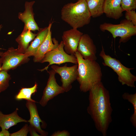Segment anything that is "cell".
<instances>
[{
	"instance_id": "5bb4252c",
	"label": "cell",
	"mask_w": 136,
	"mask_h": 136,
	"mask_svg": "<svg viewBox=\"0 0 136 136\" xmlns=\"http://www.w3.org/2000/svg\"><path fill=\"white\" fill-rule=\"evenodd\" d=\"M35 2H26L25 4V10L23 12H19V19L24 24L23 29H29L31 31H39L40 28L34 19V13L32 8Z\"/></svg>"
},
{
	"instance_id": "f1b7e54d",
	"label": "cell",
	"mask_w": 136,
	"mask_h": 136,
	"mask_svg": "<svg viewBox=\"0 0 136 136\" xmlns=\"http://www.w3.org/2000/svg\"><path fill=\"white\" fill-rule=\"evenodd\" d=\"M2 63L1 61V59L0 58V72L2 71V69H1V67L2 66Z\"/></svg>"
},
{
	"instance_id": "30bf717a",
	"label": "cell",
	"mask_w": 136,
	"mask_h": 136,
	"mask_svg": "<svg viewBox=\"0 0 136 136\" xmlns=\"http://www.w3.org/2000/svg\"><path fill=\"white\" fill-rule=\"evenodd\" d=\"M83 33L73 28L63 32L62 36L64 49L67 54L75 55L80 40Z\"/></svg>"
},
{
	"instance_id": "3957f363",
	"label": "cell",
	"mask_w": 136,
	"mask_h": 136,
	"mask_svg": "<svg viewBox=\"0 0 136 136\" xmlns=\"http://www.w3.org/2000/svg\"><path fill=\"white\" fill-rule=\"evenodd\" d=\"M61 19L72 28L77 29L89 24L91 16L85 0L68 3L62 8Z\"/></svg>"
},
{
	"instance_id": "8992f818",
	"label": "cell",
	"mask_w": 136,
	"mask_h": 136,
	"mask_svg": "<svg viewBox=\"0 0 136 136\" xmlns=\"http://www.w3.org/2000/svg\"><path fill=\"white\" fill-rule=\"evenodd\" d=\"M48 62L49 64L44 68L39 70L41 72L45 70L47 71L49 66L53 64L59 65L66 62L78 64L77 59L75 55H69L66 53L64 49L62 41L55 49L47 53L44 55L41 62Z\"/></svg>"
},
{
	"instance_id": "2e32d148",
	"label": "cell",
	"mask_w": 136,
	"mask_h": 136,
	"mask_svg": "<svg viewBox=\"0 0 136 136\" xmlns=\"http://www.w3.org/2000/svg\"><path fill=\"white\" fill-rule=\"evenodd\" d=\"M18 109L17 108L12 113L5 114L0 111V127L2 129L8 130L11 127L21 122H27V120L18 115Z\"/></svg>"
},
{
	"instance_id": "7402d4cb",
	"label": "cell",
	"mask_w": 136,
	"mask_h": 136,
	"mask_svg": "<svg viewBox=\"0 0 136 136\" xmlns=\"http://www.w3.org/2000/svg\"><path fill=\"white\" fill-rule=\"evenodd\" d=\"M11 79L10 76L7 71L3 70L0 72V93L8 88Z\"/></svg>"
},
{
	"instance_id": "9c48e42d",
	"label": "cell",
	"mask_w": 136,
	"mask_h": 136,
	"mask_svg": "<svg viewBox=\"0 0 136 136\" xmlns=\"http://www.w3.org/2000/svg\"><path fill=\"white\" fill-rule=\"evenodd\" d=\"M47 72L49 74V77L47 85L44 89L43 95L39 103L43 107L47 104L48 102L59 94L64 93L63 89L57 83L55 75L56 73L52 69Z\"/></svg>"
},
{
	"instance_id": "cb8c5ba5",
	"label": "cell",
	"mask_w": 136,
	"mask_h": 136,
	"mask_svg": "<svg viewBox=\"0 0 136 136\" xmlns=\"http://www.w3.org/2000/svg\"><path fill=\"white\" fill-rule=\"evenodd\" d=\"M126 11L125 17L126 19L131 22L136 26V13L135 10H130Z\"/></svg>"
},
{
	"instance_id": "ac0fdd59",
	"label": "cell",
	"mask_w": 136,
	"mask_h": 136,
	"mask_svg": "<svg viewBox=\"0 0 136 136\" xmlns=\"http://www.w3.org/2000/svg\"><path fill=\"white\" fill-rule=\"evenodd\" d=\"M37 35L29 29H23L20 34L16 39L18 44V49L24 53L29 46V43L34 40Z\"/></svg>"
},
{
	"instance_id": "7c38bea8",
	"label": "cell",
	"mask_w": 136,
	"mask_h": 136,
	"mask_svg": "<svg viewBox=\"0 0 136 136\" xmlns=\"http://www.w3.org/2000/svg\"><path fill=\"white\" fill-rule=\"evenodd\" d=\"M35 102L27 100L25 106L28 109L30 115V119L27 120L30 125L33 127L41 136H46L48 134L47 131L42 129L40 123H42L44 128L47 126L46 123L40 118L38 112L37 107Z\"/></svg>"
},
{
	"instance_id": "9a60e30c",
	"label": "cell",
	"mask_w": 136,
	"mask_h": 136,
	"mask_svg": "<svg viewBox=\"0 0 136 136\" xmlns=\"http://www.w3.org/2000/svg\"><path fill=\"white\" fill-rule=\"evenodd\" d=\"M121 0H105L104 13L108 18L118 19L124 11L121 6Z\"/></svg>"
},
{
	"instance_id": "ba28073f",
	"label": "cell",
	"mask_w": 136,
	"mask_h": 136,
	"mask_svg": "<svg viewBox=\"0 0 136 136\" xmlns=\"http://www.w3.org/2000/svg\"><path fill=\"white\" fill-rule=\"evenodd\" d=\"M78 64L69 67L67 66L66 64L62 66H59L54 64L51 66L55 73L60 76L61 86L65 92H67L71 90L72 88V83L77 80L78 75Z\"/></svg>"
},
{
	"instance_id": "5b68a950",
	"label": "cell",
	"mask_w": 136,
	"mask_h": 136,
	"mask_svg": "<svg viewBox=\"0 0 136 136\" xmlns=\"http://www.w3.org/2000/svg\"><path fill=\"white\" fill-rule=\"evenodd\" d=\"M99 28L102 31H107L113 37H120L119 42L125 43L136 34V26L126 19L122 20L119 24H113L105 22L101 24Z\"/></svg>"
},
{
	"instance_id": "44dd1931",
	"label": "cell",
	"mask_w": 136,
	"mask_h": 136,
	"mask_svg": "<svg viewBox=\"0 0 136 136\" xmlns=\"http://www.w3.org/2000/svg\"><path fill=\"white\" fill-rule=\"evenodd\" d=\"M123 98L127 100L132 104L134 109L133 113L130 117V121L133 126L136 128V93L130 94L127 92L124 93L122 96Z\"/></svg>"
},
{
	"instance_id": "e0dca14e",
	"label": "cell",
	"mask_w": 136,
	"mask_h": 136,
	"mask_svg": "<svg viewBox=\"0 0 136 136\" xmlns=\"http://www.w3.org/2000/svg\"><path fill=\"white\" fill-rule=\"evenodd\" d=\"M49 26L40 29L33 41L29 46L24 54L27 57L34 56L38 49L46 38L48 33Z\"/></svg>"
},
{
	"instance_id": "4fadbf2b",
	"label": "cell",
	"mask_w": 136,
	"mask_h": 136,
	"mask_svg": "<svg viewBox=\"0 0 136 136\" xmlns=\"http://www.w3.org/2000/svg\"><path fill=\"white\" fill-rule=\"evenodd\" d=\"M52 25L51 23L49 24L47 36L33 56V60L34 62H41L47 53L55 49L59 44L58 41L55 38H52L51 30Z\"/></svg>"
},
{
	"instance_id": "277c9868",
	"label": "cell",
	"mask_w": 136,
	"mask_h": 136,
	"mask_svg": "<svg viewBox=\"0 0 136 136\" xmlns=\"http://www.w3.org/2000/svg\"><path fill=\"white\" fill-rule=\"evenodd\" d=\"M99 56L104 60L103 64L105 66L111 68L116 73L118 81L122 85H126L131 87H135L136 77L130 72V70L133 68L126 67L118 60L112 57L109 55H107L103 46Z\"/></svg>"
},
{
	"instance_id": "83f0119b",
	"label": "cell",
	"mask_w": 136,
	"mask_h": 136,
	"mask_svg": "<svg viewBox=\"0 0 136 136\" xmlns=\"http://www.w3.org/2000/svg\"><path fill=\"white\" fill-rule=\"evenodd\" d=\"M10 135L8 130L2 129L0 131V136H10Z\"/></svg>"
},
{
	"instance_id": "603a6c76",
	"label": "cell",
	"mask_w": 136,
	"mask_h": 136,
	"mask_svg": "<svg viewBox=\"0 0 136 136\" xmlns=\"http://www.w3.org/2000/svg\"><path fill=\"white\" fill-rule=\"evenodd\" d=\"M121 6L124 11L135 10L136 9V0H121Z\"/></svg>"
},
{
	"instance_id": "7a4b0ae2",
	"label": "cell",
	"mask_w": 136,
	"mask_h": 136,
	"mask_svg": "<svg viewBox=\"0 0 136 136\" xmlns=\"http://www.w3.org/2000/svg\"><path fill=\"white\" fill-rule=\"evenodd\" d=\"M75 55L78 62L77 80L79 84L80 91L86 92L101 82L102 74L101 67L96 60L84 59L77 50Z\"/></svg>"
},
{
	"instance_id": "4dcf8cb0",
	"label": "cell",
	"mask_w": 136,
	"mask_h": 136,
	"mask_svg": "<svg viewBox=\"0 0 136 136\" xmlns=\"http://www.w3.org/2000/svg\"><path fill=\"white\" fill-rule=\"evenodd\" d=\"M2 27V26L1 25H0V31L1 29V28Z\"/></svg>"
},
{
	"instance_id": "d4e9b609",
	"label": "cell",
	"mask_w": 136,
	"mask_h": 136,
	"mask_svg": "<svg viewBox=\"0 0 136 136\" xmlns=\"http://www.w3.org/2000/svg\"><path fill=\"white\" fill-rule=\"evenodd\" d=\"M29 132V126L26 124L19 130L10 134V136H26Z\"/></svg>"
},
{
	"instance_id": "8fae6325",
	"label": "cell",
	"mask_w": 136,
	"mask_h": 136,
	"mask_svg": "<svg viewBox=\"0 0 136 136\" xmlns=\"http://www.w3.org/2000/svg\"><path fill=\"white\" fill-rule=\"evenodd\" d=\"M77 50L84 59L96 60V48L92 39L87 34L81 36L78 46Z\"/></svg>"
},
{
	"instance_id": "f546056e",
	"label": "cell",
	"mask_w": 136,
	"mask_h": 136,
	"mask_svg": "<svg viewBox=\"0 0 136 136\" xmlns=\"http://www.w3.org/2000/svg\"><path fill=\"white\" fill-rule=\"evenodd\" d=\"M3 52H0V56H1Z\"/></svg>"
},
{
	"instance_id": "52a82bcc",
	"label": "cell",
	"mask_w": 136,
	"mask_h": 136,
	"mask_svg": "<svg viewBox=\"0 0 136 136\" xmlns=\"http://www.w3.org/2000/svg\"><path fill=\"white\" fill-rule=\"evenodd\" d=\"M0 56L2 63V70L7 71L14 69L29 60V57L24 53L13 47L9 48Z\"/></svg>"
},
{
	"instance_id": "6da1fadb",
	"label": "cell",
	"mask_w": 136,
	"mask_h": 136,
	"mask_svg": "<svg viewBox=\"0 0 136 136\" xmlns=\"http://www.w3.org/2000/svg\"><path fill=\"white\" fill-rule=\"evenodd\" d=\"M89 91L87 112L93 120L96 129L103 136H106L112 121L113 109L109 91L100 82Z\"/></svg>"
},
{
	"instance_id": "4316f807",
	"label": "cell",
	"mask_w": 136,
	"mask_h": 136,
	"mask_svg": "<svg viewBox=\"0 0 136 136\" xmlns=\"http://www.w3.org/2000/svg\"><path fill=\"white\" fill-rule=\"evenodd\" d=\"M29 132L31 136H41L38 134L36 130L30 125L29 126Z\"/></svg>"
},
{
	"instance_id": "484cf974",
	"label": "cell",
	"mask_w": 136,
	"mask_h": 136,
	"mask_svg": "<svg viewBox=\"0 0 136 136\" xmlns=\"http://www.w3.org/2000/svg\"><path fill=\"white\" fill-rule=\"evenodd\" d=\"M70 133L67 131L64 130L62 131H57L54 132L51 136H69Z\"/></svg>"
},
{
	"instance_id": "ffe728a7",
	"label": "cell",
	"mask_w": 136,
	"mask_h": 136,
	"mask_svg": "<svg viewBox=\"0 0 136 136\" xmlns=\"http://www.w3.org/2000/svg\"><path fill=\"white\" fill-rule=\"evenodd\" d=\"M38 86L36 82L34 85L32 87L22 88L15 96V99L17 100L24 99L37 103L36 101L32 99L31 97L32 95L37 91Z\"/></svg>"
},
{
	"instance_id": "d6986e66",
	"label": "cell",
	"mask_w": 136,
	"mask_h": 136,
	"mask_svg": "<svg viewBox=\"0 0 136 136\" xmlns=\"http://www.w3.org/2000/svg\"><path fill=\"white\" fill-rule=\"evenodd\" d=\"M91 17L96 18L102 15L104 13L105 0H85Z\"/></svg>"
}]
</instances>
